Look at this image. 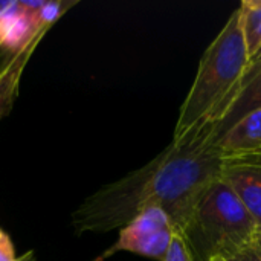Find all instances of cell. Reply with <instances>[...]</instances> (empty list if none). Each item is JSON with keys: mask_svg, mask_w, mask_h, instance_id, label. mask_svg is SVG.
Wrapping results in <instances>:
<instances>
[{"mask_svg": "<svg viewBox=\"0 0 261 261\" xmlns=\"http://www.w3.org/2000/svg\"><path fill=\"white\" fill-rule=\"evenodd\" d=\"M216 128V121L197 124L142 168L87 197L72 214L75 231L121 229L144 210L159 206L185 232L200 196L223 174Z\"/></svg>", "mask_w": 261, "mask_h": 261, "instance_id": "6da1fadb", "label": "cell"}, {"mask_svg": "<svg viewBox=\"0 0 261 261\" xmlns=\"http://www.w3.org/2000/svg\"><path fill=\"white\" fill-rule=\"evenodd\" d=\"M248 63L240 9H236L199 61L197 75L176 121L173 141L182 139L200 122H219L223 118L237 98Z\"/></svg>", "mask_w": 261, "mask_h": 261, "instance_id": "7a4b0ae2", "label": "cell"}, {"mask_svg": "<svg viewBox=\"0 0 261 261\" xmlns=\"http://www.w3.org/2000/svg\"><path fill=\"white\" fill-rule=\"evenodd\" d=\"M258 228L223 174L200 196L184 232L196 261L228 260L252 245Z\"/></svg>", "mask_w": 261, "mask_h": 261, "instance_id": "3957f363", "label": "cell"}, {"mask_svg": "<svg viewBox=\"0 0 261 261\" xmlns=\"http://www.w3.org/2000/svg\"><path fill=\"white\" fill-rule=\"evenodd\" d=\"M176 231L177 228L174 222L162 208H147L128 225L121 228L116 243L102 255V258H107L115 252L125 251L162 261Z\"/></svg>", "mask_w": 261, "mask_h": 261, "instance_id": "277c9868", "label": "cell"}, {"mask_svg": "<svg viewBox=\"0 0 261 261\" xmlns=\"http://www.w3.org/2000/svg\"><path fill=\"white\" fill-rule=\"evenodd\" d=\"M223 167L261 168V109L249 113L219 139Z\"/></svg>", "mask_w": 261, "mask_h": 261, "instance_id": "5b68a950", "label": "cell"}, {"mask_svg": "<svg viewBox=\"0 0 261 261\" xmlns=\"http://www.w3.org/2000/svg\"><path fill=\"white\" fill-rule=\"evenodd\" d=\"M49 31V26L38 29L31 40L20 47L14 55L8 60V63L0 69V119L9 113L17 93H18V84L23 75V70L31 58V55L35 52L38 43L44 37V34Z\"/></svg>", "mask_w": 261, "mask_h": 261, "instance_id": "8992f818", "label": "cell"}, {"mask_svg": "<svg viewBox=\"0 0 261 261\" xmlns=\"http://www.w3.org/2000/svg\"><path fill=\"white\" fill-rule=\"evenodd\" d=\"M223 177L254 217L258 232H261V168L225 167Z\"/></svg>", "mask_w": 261, "mask_h": 261, "instance_id": "52a82bcc", "label": "cell"}, {"mask_svg": "<svg viewBox=\"0 0 261 261\" xmlns=\"http://www.w3.org/2000/svg\"><path fill=\"white\" fill-rule=\"evenodd\" d=\"M261 109V70L260 73L251 80L237 95L232 106L223 115V118L217 122V141L229 132L237 122H240L249 113Z\"/></svg>", "mask_w": 261, "mask_h": 261, "instance_id": "ba28073f", "label": "cell"}, {"mask_svg": "<svg viewBox=\"0 0 261 261\" xmlns=\"http://www.w3.org/2000/svg\"><path fill=\"white\" fill-rule=\"evenodd\" d=\"M239 9L246 49L251 57L261 46V0H243Z\"/></svg>", "mask_w": 261, "mask_h": 261, "instance_id": "9c48e42d", "label": "cell"}, {"mask_svg": "<svg viewBox=\"0 0 261 261\" xmlns=\"http://www.w3.org/2000/svg\"><path fill=\"white\" fill-rule=\"evenodd\" d=\"M75 2H44V5L40 8V11L35 14V23L38 28L52 26L70 6H73Z\"/></svg>", "mask_w": 261, "mask_h": 261, "instance_id": "30bf717a", "label": "cell"}, {"mask_svg": "<svg viewBox=\"0 0 261 261\" xmlns=\"http://www.w3.org/2000/svg\"><path fill=\"white\" fill-rule=\"evenodd\" d=\"M162 261H196V257L187 242V237L179 229L173 234L168 251Z\"/></svg>", "mask_w": 261, "mask_h": 261, "instance_id": "8fae6325", "label": "cell"}, {"mask_svg": "<svg viewBox=\"0 0 261 261\" xmlns=\"http://www.w3.org/2000/svg\"><path fill=\"white\" fill-rule=\"evenodd\" d=\"M261 70V46L258 47V50L254 54V55H251L249 57V63H248V69H246V72H245V76H243V80H242V83H240V87H239V93H240V90L251 81V80H254L258 73H260ZM237 93V95H239Z\"/></svg>", "mask_w": 261, "mask_h": 261, "instance_id": "7c38bea8", "label": "cell"}, {"mask_svg": "<svg viewBox=\"0 0 261 261\" xmlns=\"http://www.w3.org/2000/svg\"><path fill=\"white\" fill-rule=\"evenodd\" d=\"M15 252L9 237L0 229V261H15Z\"/></svg>", "mask_w": 261, "mask_h": 261, "instance_id": "4fadbf2b", "label": "cell"}, {"mask_svg": "<svg viewBox=\"0 0 261 261\" xmlns=\"http://www.w3.org/2000/svg\"><path fill=\"white\" fill-rule=\"evenodd\" d=\"M226 261H261V260L258 258V255L254 252L252 246H248L246 249H243V251H240V252L234 254L232 257H229Z\"/></svg>", "mask_w": 261, "mask_h": 261, "instance_id": "5bb4252c", "label": "cell"}, {"mask_svg": "<svg viewBox=\"0 0 261 261\" xmlns=\"http://www.w3.org/2000/svg\"><path fill=\"white\" fill-rule=\"evenodd\" d=\"M252 249H254V252L258 255V258L261 260V232H257V236L254 237V240H252Z\"/></svg>", "mask_w": 261, "mask_h": 261, "instance_id": "9a60e30c", "label": "cell"}, {"mask_svg": "<svg viewBox=\"0 0 261 261\" xmlns=\"http://www.w3.org/2000/svg\"><path fill=\"white\" fill-rule=\"evenodd\" d=\"M15 261H35V257H34V252H28V254H24L23 257L17 258Z\"/></svg>", "mask_w": 261, "mask_h": 261, "instance_id": "2e32d148", "label": "cell"}, {"mask_svg": "<svg viewBox=\"0 0 261 261\" xmlns=\"http://www.w3.org/2000/svg\"><path fill=\"white\" fill-rule=\"evenodd\" d=\"M2 41H3V21L0 20V46H2Z\"/></svg>", "mask_w": 261, "mask_h": 261, "instance_id": "e0dca14e", "label": "cell"}, {"mask_svg": "<svg viewBox=\"0 0 261 261\" xmlns=\"http://www.w3.org/2000/svg\"><path fill=\"white\" fill-rule=\"evenodd\" d=\"M211 261H226L225 258H216V260H211Z\"/></svg>", "mask_w": 261, "mask_h": 261, "instance_id": "ac0fdd59", "label": "cell"}]
</instances>
